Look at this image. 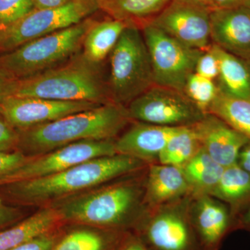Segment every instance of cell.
Instances as JSON below:
<instances>
[{"instance_id": "6da1fadb", "label": "cell", "mask_w": 250, "mask_h": 250, "mask_svg": "<svg viewBox=\"0 0 250 250\" xmlns=\"http://www.w3.org/2000/svg\"><path fill=\"white\" fill-rule=\"evenodd\" d=\"M148 166L131 156L116 154L90 159L47 177L6 184L0 189L6 198L16 203L51 205L137 173Z\"/></svg>"}, {"instance_id": "7a4b0ae2", "label": "cell", "mask_w": 250, "mask_h": 250, "mask_svg": "<svg viewBox=\"0 0 250 250\" xmlns=\"http://www.w3.org/2000/svg\"><path fill=\"white\" fill-rule=\"evenodd\" d=\"M131 121L126 106L112 102L18 131V150L36 156L80 141L114 140Z\"/></svg>"}, {"instance_id": "3957f363", "label": "cell", "mask_w": 250, "mask_h": 250, "mask_svg": "<svg viewBox=\"0 0 250 250\" xmlns=\"http://www.w3.org/2000/svg\"><path fill=\"white\" fill-rule=\"evenodd\" d=\"M146 176L123 180L51 204L62 222L95 228H118L142 220Z\"/></svg>"}, {"instance_id": "277c9868", "label": "cell", "mask_w": 250, "mask_h": 250, "mask_svg": "<svg viewBox=\"0 0 250 250\" xmlns=\"http://www.w3.org/2000/svg\"><path fill=\"white\" fill-rule=\"evenodd\" d=\"M98 66L79 53L59 66L16 80L11 97L98 104L112 103L107 84L104 82Z\"/></svg>"}, {"instance_id": "5b68a950", "label": "cell", "mask_w": 250, "mask_h": 250, "mask_svg": "<svg viewBox=\"0 0 250 250\" xmlns=\"http://www.w3.org/2000/svg\"><path fill=\"white\" fill-rule=\"evenodd\" d=\"M95 21L86 18L0 54V69L14 80H21L62 65L80 53L85 34Z\"/></svg>"}, {"instance_id": "8992f818", "label": "cell", "mask_w": 250, "mask_h": 250, "mask_svg": "<svg viewBox=\"0 0 250 250\" xmlns=\"http://www.w3.org/2000/svg\"><path fill=\"white\" fill-rule=\"evenodd\" d=\"M107 84L111 100L125 106L155 85L152 62L142 31L129 25L111 53Z\"/></svg>"}, {"instance_id": "52a82bcc", "label": "cell", "mask_w": 250, "mask_h": 250, "mask_svg": "<svg viewBox=\"0 0 250 250\" xmlns=\"http://www.w3.org/2000/svg\"><path fill=\"white\" fill-rule=\"evenodd\" d=\"M98 9L96 0H72L61 7L33 10L17 22L0 30V54L75 25Z\"/></svg>"}, {"instance_id": "ba28073f", "label": "cell", "mask_w": 250, "mask_h": 250, "mask_svg": "<svg viewBox=\"0 0 250 250\" xmlns=\"http://www.w3.org/2000/svg\"><path fill=\"white\" fill-rule=\"evenodd\" d=\"M141 30L152 62L155 84L183 92L203 51L184 45L150 24H145Z\"/></svg>"}, {"instance_id": "9c48e42d", "label": "cell", "mask_w": 250, "mask_h": 250, "mask_svg": "<svg viewBox=\"0 0 250 250\" xmlns=\"http://www.w3.org/2000/svg\"><path fill=\"white\" fill-rule=\"evenodd\" d=\"M126 108L132 121L168 127L191 126L207 114L184 92L156 84Z\"/></svg>"}, {"instance_id": "30bf717a", "label": "cell", "mask_w": 250, "mask_h": 250, "mask_svg": "<svg viewBox=\"0 0 250 250\" xmlns=\"http://www.w3.org/2000/svg\"><path fill=\"white\" fill-rule=\"evenodd\" d=\"M114 154H116L115 139L71 143L41 155L31 156L27 162L0 178V187L47 177L90 159Z\"/></svg>"}, {"instance_id": "8fae6325", "label": "cell", "mask_w": 250, "mask_h": 250, "mask_svg": "<svg viewBox=\"0 0 250 250\" xmlns=\"http://www.w3.org/2000/svg\"><path fill=\"white\" fill-rule=\"evenodd\" d=\"M211 10L187 0H171L151 22L172 39L188 47L205 51L212 45Z\"/></svg>"}, {"instance_id": "7c38bea8", "label": "cell", "mask_w": 250, "mask_h": 250, "mask_svg": "<svg viewBox=\"0 0 250 250\" xmlns=\"http://www.w3.org/2000/svg\"><path fill=\"white\" fill-rule=\"evenodd\" d=\"M192 195L147 210L146 236L158 250H188L191 246Z\"/></svg>"}, {"instance_id": "4fadbf2b", "label": "cell", "mask_w": 250, "mask_h": 250, "mask_svg": "<svg viewBox=\"0 0 250 250\" xmlns=\"http://www.w3.org/2000/svg\"><path fill=\"white\" fill-rule=\"evenodd\" d=\"M90 102H63L47 99L9 97L0 103V112L18 131L57 121L100 106Z\"/></svg>"}, {"instance_id": "5bb4252c", "label": "cell", "mask_w": 250, "mask_h": 250, "mask_svg": "<svg viewBox=\"0 0 250 250\" xmlns=\"http://www.w3.org/2000/svg\"><path fill=\"white\" fill-rule=\"evenodd\" d=\"M212 44L229 53L250 61V0L210 14Z\"/></svg>"}, {"instance_id": "9a60e30c", "label": "cell", "mask_w": 250, "mask_h": 250, "mask_svg": "<svg viewBox=\"0 0 250 250\" xmlns=\"http://www.w3.org/2000/svg\"><path fill=\"white\" fill-rule=\"evenodd\" d=\"M190 126L202 147L224 167L237 164L242 148L250 141L218 117L209 113Z\"/></svg>"}, {"instance_id": "2e32d148", "label": "cell", "mask_w": 250, "mask_h": 250, "mask_svg": "<svg viewBox=\"0 0 250 250\" xmlns=\"http://www.w3.org/2000/svg\"><path fill=\"white\" fill-rule=\"evenodd\" d=\"M177 128L134 121L115 139L116 154L131 156L148 165L156 164L161 151Z\"/></svg>"}, {"instance_id": "e0dca14e", "label": "cell", "mask_w": 250, "mask_h": 250, "mask_svg": "<svg viewBox=\"0 0 250 250\" xmlns=\"http://www.w3.org/2000/svg\"><path fill=\"white\" fill-rule=\"evenodd\" d=\"M190 195V187L182 167L157 163L148 166L145 183V204L147 210Z\"/></svg>"}, {"instance_id": "ac0fdd59", "label": "cell", "mask_w": 250, "mask_h": 250, "mask_svg": "<svg viewBox=\"0 0 250 250\" xmlns=\"http://www.w3.org/2000/svg\"><path fill=\"white\" fill-rule=\"evenodd\" d=\"M192 225L205 246L217 247L234 222L228 206L209 195L192 196Z\"/></svg>"}, {"instance_id": "d6986e66", "label": "cell", "mask_w": 250, "mask_h": 250, "mask_svg": "<svg viewBox=\"0 0 250 250\" xmlns=\"http://www.w3.org/2000/svg\"><path fill=\"white\" fill-rule=\"evenodd\" d=\"M212 197L228 206L234 226L237 219L250 207V173L238 164L225 167Z\"/></svg>"}, {"instance_id": "ffe728a7", "label": "cell", "mask_w": 250, "mask_h": 250, "mask_svg": "<svg viewBox=\"0 0 250 250\" xmlns=\"http://www.w3.org/2000/svg\"><path fill=\"white\" fill-rule=\"evenodd\" d=\"M62 222L52 206L0 231V250H11L31 238L53 232Z\"/></svg>"}, {"instance_id": "44dd1931", "label": "cell", "mask_w": 250, "mask_h": 250, "mask_svg": "<svg viewBox=\"0 0 250 250\" xmlns=\"http://www.w3.org/2000/svg\"><path fill=\"white\" fill-rule=\"evenodd\" d=\"M218 61V88L236 98L250 100V61L242 59L212 44Z\"/></svg>"}, {"instance_id": "7402d4cb", "label": "cell", "mask_w": 250, "mask_h": 250, "mask_svg": "<svg viewBox=\"0 0 250 250\" xmlns=\"http://www.w3.org/2000/svg\"><path fill=\"white\" fill-rule=\"evenodd\" d=\"M130 24L112 19L95 21L85 34L82 55L88 62L100 65L111 53L123 31Z\"/></svg>"}, {"instance_id": "603a6c76", "label": "cell", "mask_w": 250, "mask_h": 250, "mask_svg": "<svg viewBox=\"0 0 250 250\" xmlns=\"http://www.w3.org/2000/svg\"><path fill=\"white\" fill-rule=\"evenodd\" d=\"M99 9L112 19L140 29L165 9L171 0H96Z\"/></svg>"}, {"instance_id": "cb8c5ba5", "label": "cell", "mask_w": 250, "mask_h": 250, "mask_svg": "<svg viewBox=\"0 0 250 250\" xmlns=\"http://www.w3.org/2000/svg\"><path fill=\"white\" fill-rule=\"evenodd\" d=\"M225 168L202 147L182 167L193 197L210 195L220 182Z\"/></svg>"}, {"instance_id": "d4e9b609", "label": "cell", "mask_w": 250, "mask_h": 250, "mask_svg": "<svg viewBox=\"0 0 250 250\" xmlns=\"http://www.w3.org/2000/svg\"><path fill=\"white\" fill-rule=\"evenodd\" d=\"M207 113L214 115L250 140V100L218 93Z\"/></svg>"}, {"instance_id": "484cf974", "label": "cell", "mask_w": 250, "mask_h": 250, "mask_svg": "<svg viewBox=\"0 0 250 250\" xmlns=\"http://www.w3.org/2000/svg\"><path fill=\"white\" fill-rule=\"evenodd\" d=\"M201 147L191 126L177 127L159 154L157 164L183 167Z\"/></svg>"}, {"instance_id": "4316f807", "label": "cell", "mask_w": 250, "mask_h": 250, "mask_svg": "<svg viewBox=\"0 0 250 250\" xmlns=\"http://www.w3.org/2000/svg\"><path fill=\"white\" fill-rule=\"evenodd\" d=\"M108 241L103 233L90 229H77L67 233L52 250H106Z\"/></svg>"}, {"instance_id": "83f0119b", "label": "cell", "mask_w": 250, "mask_h": 250, "mask_svg": "<svg viewBox=\"0 0 250 250\" xmlns=\"http://www.w3.org/2000/svg\"><path fill=\"white\" fill-rule=\"evenodd\" d=\"M218 91L215 81L209 80L194 72L188 79L183 92L204 113L213 103Z\"/></svg>"}, {"instance_id": "f1b7e54d", "label": "cell", "mask_w": 250, "mask_h": 250, "mask_svg": "<svg viewBox=\"0 0 250 250\" xmlns=\"http://www.w3.org/2000/svg\"><path fill=\"white\" fill-rule=\"evenodd\" d=\"M35 9L34 0H0V30Z\"/></svg>"}, {"instance_id": "f546056e", "label": "cell", "mask_w": 250, "mask_h": 250, "mask_svg": "<svg viewBox=\"0 0 250 250\" xmlns=\"http://www.w3.org/2000/svg\"><path fill=\"white\" fill-rule=\"evenodd\" d=\"M195 73L209 80L215 81L219 74L218 61L211 46L203 51L197 60L195 69Z\"/></svg>"}, {"instance_id": "4dcf8cb0", "label": "cell", "mask_w": 250, "mask_h": 250, "mask_svg": "<svg viewBox=\"0 0 250 250\" xmlns=\"http://www.w3.org/2000/svg\"><path fill=\"white\" fill-rule=\"evenodd\" d=\"M19 133L6 121L0 112V152L18 150Z\"/></svg>"}, {"instance_id": "1f68e13d", "label": "cell", "mask_w": 250, "mask_h": 250, "mask_svg": "<svg viewBox=\"0 0 250 250\" xmlns=\"http://www.w3.org/2000/svg\"><path fill=\"white\" fill-rule=\"evenodd\" d=\"M30 158L19 150L0 152V178L16 170Z\"/></svg>"}, {"instance_id": "d6a6232c", "label": "cell", "mask_w": 250, "mask_h": 250, "mask_svg": "<svg viewBox=\"0 0 250 250\" xmlns=\"http://www.w3.org/2000/svg\"><path fill=\"white\" fill-rule=\"evenodd\" d=\"M58 236L55 231L31 238L11 250H52Z\"/></svg>"}, {"instance_id": "836d02e7", "label": "cell", "mask_w": 250, "mask_h": 250, "mask_svg": "<svg viewBox=\"0 0 250 250\" xmlns=\"http://www.w3.org/2000/svg\"><path fill=\"white\" fill-rule=\"evenodd\" d=\"M21 210L6 205L0 200V231L13 226L22 218Z\"/></svg>"}, {"instance_id": "e575fe53", "label": "cell", "mask_w": 250, "mask_h": 250, "mask_svg": "<svg viewBox=\"0 0 250 250\" xmlns=\"http://www.w3.org/2000/svg\"><path fill=\"white\" fill-rule=\"evenodd\" d=\"M16 82L0 69V103L12 95Z\"/></svg>"}, {"instance_id": "d590c367", "label": "cell", "mask_w": 250, "mask_h": 250, "mask_svg": "<svg viewBox=\"0 0 250 250\" xmlns=\"http://www.w3.org/2000/svg\"><path fill=\"white\" fill-rule=\"evenodd\" d=\"M72 0H34L35 9H54L61 7Z\"/></svg>"}, {"instance_id": "8d00e7d4", "label": "cell", "mask_w": 250, "mask_h": 250, "mask_svg": "<svg viewBox=\"0 0 250 250\" xmlns=\"http://www.w3.org/2000/svg\"><path fill=\"white\" fill-rule=\"evenodd\" d=\"M237 164L241 166L242 168L250 173V140L249 142L242 148Z\"/></svg>"}, {"instance_id": "74e56055", "label": "cell", "mask_w": 250, "mask_h": 250, "mask_svg": "<svg viewBox=\"0 0 250 250\" xmlns=\"http://www.w3.org/2000/svg\"><path fill=\"white\" fill-rule=\"evenodd\" d=\"M248 0H212L215 9H227L244 4Z\"/></svg>"}, {"instance_id": "f35d334b", "label": "cell", "mask_w": 250, "mask_h": 250, "mask_svg": "<svg viewBox=\"0 0 250 250\" xmlns=\"http://www.w3.org/2000/svg\"><path fill=\"white\" fill-rule=\"evenodd\" d=\"M235 227L246 229L250 233V207L237 219Z\"/></svg>"}, {"instance_id": "ab89813d", "label": "cell", "mask_w": 250, "mask_h": 250, "mask_svg": "<svg viewBox=\"0 0 250 250\" xmlns=\"http://www.w3.org/2000/svg\"><path fill=\"white\" fill-rule=\"evenodd\" d=\"M187 1H191V2L195 3V4L202 5V6H205V7L208 8V9L211 10V11L215 9L213 2H212V0H187Z\"/></svg>"}, {"instance_id": "60d3db41", "label": "cell", "mask_w": 250, "mask_h": 250, "mask_svg": "<svg viewBox=\"0 0 250 250\" xmlns=\"http://www.w3.org/2000/svg\"><path fill=\"white\" fill-rule=\"evenodd\" d=\"M124 250H146L144 247L138 243H131L125 248Z\"/></svg>"}]
</instances>
